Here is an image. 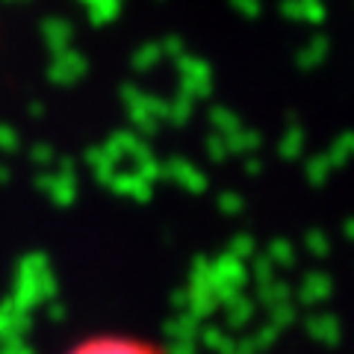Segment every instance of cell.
I'll list each match as a JSON object with an SVG mask.
<instances>
[{"instance_id": "cell-1", "label": "cell", "mask_w": 354, "mask_h": 354, "mask_svg": "<svg viewBox=\"0 0 354 354\" xmlns=\"http://www.w3.org/2000/svg\"><path fill=\"white\" fill-rule=\"evenodd\" d=\"M65 354H165V351L136 334H115V330H109V334H95L80 339Z\"/></svg>"}]
</instances>
